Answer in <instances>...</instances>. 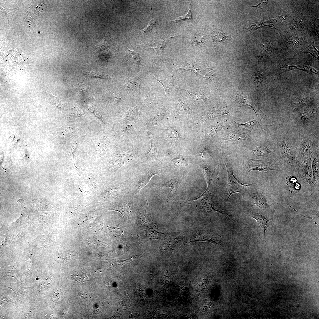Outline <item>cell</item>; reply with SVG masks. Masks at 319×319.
Wrapping results in <instances>:
<instances>
[{
	"label": "cell",
	"instance_id": "obj_25",
	"mask_svg": "<svg viewBox=\"0 0 319 319\" xmlns=\"http://www.w3.org/2000/svg\"><path fill=\"white\" fill-rule=\"evenodd\" d=\"M155 79L159 81L163 85L165 90V96L169 95L172 88L174 84V79L173 76H172L169 79L159 80L156 78Z\"/></svg>",
	"mask_w": 319,
	"mask_h": 319
},
{
	"label": "cell",
	"instance_id": "obj_11",
	"mask_svg": "<svg viewBox=\"0 0 319 319\" xmlns=\"http://www.w3.org/2000/svg\"><path fill=\"white\" fill-rule=\"evenodd\" d=\"M242 129L241 128L240 130L239 128L237 130L232 131L225 133V134L223 135V139L224 140L235 144L244 141L246 138H248V137H247L248 135L246 134V131L242 130Z\"/></svg>",
	"mask_w": 319,
	"mask_h": 319
},
{
	"label": "cell",
	"instance_id": "obj_28",
	"mask_svg": "<svg viewBox=\"0 0 319 319\" xmlns=\"http://www.w3.org/2000/svg\"><path fill=\"white\" fill-rule=\"evenodd\" d=\"M111 46V45L109 41L107 39L105 38L96 45L95 50L96 52L99 53L110 48Z\"/></svg>",
	"mask_w": 319,
	"mask_h": 319
},
{
	"label": "cell",
	"instance_id": "obj_26",
	"mask_svg": "<svg viewBox=\"0 0 319 319\" xmlns=\"http://www.w3.org/2000/svg\"><path fill=\"white\" fill-rule=\"evenodd\" d=\"M192 98L193 102L195 104H198L203 102L205 100V98L203 96L195 92L189 90H185Z\"/></svg>",
	"mask_w": 319,
	"mask_h": 319
},
{
	"label": "cell",
	"instance_id": "obj_34",
	"mask_svg": "<svg viewBox=\"0 0 319 319\" xmlns=\"http://www.w3.org/2000/svg\"><path fill=\"white\" fill-rule=\"evenodd\" d=\"M121 191V189L118 188H110L105 192L103 196L105 198H108L118 194Z\"/></svg>",
	"mask_w": 319,
	"mask_h": 319
},
{
	"label": "cell",
	"instance_id": "obj_3",
	"mask_svg": "<svg viewBox=\"0 0 319 319\" xmlns=\"http://www.w3.org/2000/svg\"><path fill=\"white\" fill-rule=\"evenodd\" d=\"M244 167L245 177H247L249 172L254 170L261 172L270 170H280L282 164L278 159L255 160L244 157L242 160Z\"/></svg>",
	"mask_w": 319,
	"mask_h": 319
},
{
	"label": "cell",
	"instance_id": "obj_46",
	"mask_svg": "<svg viewBox=\"0 0 319 319\" xmlns=\"http://www.w3.org/2000/svg\"><path fill=\"white\" fill-rule=\"evenodd\" d=\"M260 3L257 5L253 6L252 7L255 9H259L262 7L263 6H264L267 3V1H261Z\"/></svg>",
	"mask_w": 319,
	"mask_h": 319
},
{
	"label": "cell",
	"instance_id": "obj_21",
	"mask_svg": "<svg viewBox=\"0 0 319 319\" xmlns=\"http://www.w3.org/2000/svg\"><path fill=\"white\" fill-rule=\"evenodd\" d=\"M157 173L150 172L141 176L139 178L136 186L137 191L139 192L150 180L152 177Z\"/></svg>",
	"mask_w": 319,
	"mask_h": 319
},
{
	"label": "cell",
	"instance_id": "obj_17",
	"mask_svg": "<svg viewBox=\"0 0 319 319\" xmlns=\"http://www.w3.org/2000/svg\"><path fill=\"white\" fill-rule=\"evenodd\" d=\"M179 184L178 180L172 179L166 183L160 185L162 191L168 195H175L176 193Z\"/></svg>",
	"mask_w": 319,
	"mask_h": 319
},
{
	"label": "cell",
	"instance_id": "obj_31",
	"mask_svg": "<svg viewBox=\"0 0 319 319\" xmlns=\"http://www.w3.org/2000/svg\"><path fill=\"white\" fill-rule=\"evenodd\" d=\"M82 111L80 108L75 106L72 108L71 113L69 115V118L71 120H75L77 119L82 115Z\"/></svg>",
	"mask_w": 319,
	"mask_h": 319
},
{
	"label": "cell",
	"instance_id": "obj_9",
	"mask_svg": "<svg viewBox=\"0 0 319 319\" xmlns=\"http://www.w3.org/2000/svg\"><path fill=\"white\" fill-rule=\"evenodd\" d=\"M267 198V196L261 193H253L251 198L252 204L261 210H270V206L273 204L269 205L268 204Z\"/></svg>",
	"mask_w": 319,
	"mask_h": 319
},
{
	"label": "cell",
	"instance_id": "obj_23",
	"mask_svg": "<svg viewBox=\"0 0 319 319\" xmlns=\"http://www.w3.org/2000/svg\"><path fill=\"white\" fill-rule=\"evenodd\" d=\"M58 251V256L62 259L66 260L71 259L77 254V253L75 251L67 249L65 246L63 248H60Z\"/></svg>",
	"mask_w": 319,
	"mask_h": 319
},
{
	"label": "cell",
	"instance_id": "obj_18",
	"mask_svg": "<svg viewBox=\"0 0 319 319\" xmlns=\"http://www.w3.org/2000/svg\"><path fill=\"white\" fill-rule=\"evenodd\" d=\"M174 112L177 115L181 116L188 115L193 113L187 103L182 100H180L177 102Z\"/></svg>",
	"mask_w": 319,
	"mask_h": 319
},
{
	"label": "cell",
	"instance_id": "obj_1",
	"mask_svg": "<svg viewBox=\"0 0 319 319\" xmlns=\"http://www.w3.org/2000/svg\"><path fill=\"white\" fill-rule=\"evenodd\" d=\"M273 125V131L269 134L273 136L278 145L280 159L292 168H296V144L299 136L297 130L286 123H279Z\"/></svg>",
	"mask_w": 319,
	"mask_h": 319
},
{
	"label": "cell",
	"instance_id": "obj_42",
	"mask_svg": "<svg viewBox=\"0 0 319 319\" xmlns=\"http://www.w3.org/2000/svg\"><path fill=\"white\" fill-rule=\"evenodd\" d=\"M77 128L75 126H72L67 128L64 132V134L67 136H72L75 133Z\"/></svg>",
	"mask_w": 319,
	"mask_h": 319
},
{
	"label": "cell",
	"instance_id": "obj_32",
	"mask_svg": "<svg viewBox=\"0 0 319 319\" xmlns=\"http://www.w3.org/2000/svg\"><path fill=\"white\" fill-rule=\"evenodd\" d=\"M171 162L180 166L186 167L188 164V159L181 156H179L171 160Z\"/></svg>",
	"mask_w": 319,
	"mask_h": 319
},
{
	"label": "cell",
	"instance_id": "obj_36",
	"mask_svg": "<svg viewBox=\"0 0 319 319\" xmlns=\"http://www.w3.org/2000/svg\"><path fill=\"white\" fill-rule=\"evenodd\" d=\"M189 8V7L188 11L186 14L181 17H179L175 20L171 21V23H175L191 19H192V16Z\"/></svg>",
	"mask_w": 319,
	"mask_h": 319
},
{
	"label": "cell",
	"instance_id": "obj_15",
	"mask_svg": "<svg viewBox=\"0 0 319 319\" xmlns=\"http://www.w3.org/2000/svg\"><path fill=\"white\" fill-rule=\"evenodd\" d=\"M209 188H207L206 190L202 195L201 199L200 202V206L204 209L208 211H214L222 214H228L225 212V210H219L213 208L212 206L211 196L208 191Z\"/></svg>",
	"mask_w": 319,
	"mask_h": 319
},
{
	"label": "cell",
	"instance_id": "obj_40",
	"mask_svg": "<svg viewBox=\"0 0 319 319\" xmlns=\"http://www.w3.org/2000/svg\"><path fill=\"white\" fill-rule=\"evenodd\" d=\"M156 22L154 19L150 20L148 22V25L146 28L141 31H143L146 33L149 32L156 26Z\"/></svg>",
	"mask_w": 319,
	"mask_h": 319
},
{
	"label": "cell",
	"instance_id": "obj_38",
	"mask_svg": "<svg viewBox=\"0 0 319 319\" xmlns=\"http://www.w3.org/2000/svg\"><path fill=\"white\" fill-rule=\"evenodd\" d=\"M89 108L91 114L104 123L102 117L99 111L97 110L95 108L91 105H89Z\"/></svg>",
	"mask_w": 319,
	"mask_h": 319
},
{
	"label": "cell",
	"instance_id": "obj_30",
	"mask_svg": "<svg viewBox=\"0 0 319 319\" xmlns=\"http://www.w3.org/2000/svg\"><path fill=\"white\" fill-rule=\"evenodd\" d=\"M89 88L87 85L84 83L80 82L77 86L76 90L77 92L82 96H85L87 94Z\"/></svg>",
	"mask_w": 319,
	"mask_h": 319
},
{
	"label": "cell",
	"instance_id": "obj_48",
	"mask_svg": "<svg viewBox=\"0 0 319 319\" xmlns=\"http://www.w3.org/2000/svg\"><path fill=\"white\" fill-rule=\"evenodd\" d=\"M80 296L82 300H87L89 299V296L86 293L81 294L80 295Z\"/></svg>",
	"mask_w": 319,
	"mask_h": 319
},
{
	"label": "cell",
	"instance_id": "obj_45",
	"mask_svg": "<svg viewBox=\"0 0 319 319\" xmlns=\"http://www.w3.org/2000/svg\"><path fill=\"white\" fill-rule=\"evenodd\" d=\"M87 183L91 187L94 188H96L97 187V183L96 180H94L93 178H89L87 180Z\"/></svg>",
	"mask_w": 319,
	"mask_h": 319
},
{
	"label": "cell",
	"instance_id": "obj_27",
	"mask_svg": "<svg viewBox=\"0 0 319 319\" xmlns=\"http://www.w3.org/2000/svg\"><path fill=\"white\" fill-rule=\"evenodd\" d=\"M71 276L73 280L79 283H84L89 280L88 275L84 273L80 274H72Z\"/></svg>",
	"mask_w": 319,
	"mask_h": 319
},
{
	"label": "cell",
	"instance_id": "obj_47",
	"mask_svg": "<svg viewBox=\"0 0 319 319\" xmlns=\"http://www.w3.org/2000/svg\"><path fill=\"white\" fill-rule=\"evenodd\" d=\"M289 184H293L295 183L297 181V180L294 177H290L287 178Z\"/></svg>",
	"mask_w": 319,
	"mask_h": 319
},
{
	"label": "cell",
	"instance_id": "obj_8",
	"mask_svg": "<svg viewBox=\"0 0 319 319\" xmlns=\"http://www.w3.org/2000/svg\"><path fill=\"white\" fill-rule=\"evenodd\" d=\"M244 213L247 216L256 220L265 237L266 231L270 224V221L269 218L260 212L245 211Z\"/></svg>",
	"mask_w": 319,
	"mask_h": 319
},
{
	"label": "cell",
	"instance_id": "obj_19",
	"mask_svg": "<svg viewBox=\"0 0 319 319\" xmlns=\"http://www.w3.org/2000/svg\"><path fill=\"white\" fill-rule=\"evenodd\" d=\"M213 40L217 43H224L231 38V36L220 30L216 29L212 32Z\"/></svg>",
	"mask_w": 319,
	"mask_h": 319
},
{
	"label": "cell",
	"instance_id": "obj_10",
	"mask_svg": "<svg viewBox=\"0 0 319 319\" xmlns=\"http://www.w3.org/2000/svg\"><path fill=\"white\" fill-rule=\"evenodd\" d=\"M170 40H166L162 39H158L142 45L145 49H152L155 51L158 56V62L163 56V51L167 43Z\"/></svg>",
	"mask_w": 319,
	"mask_h": 319
},
{
	"label": "cell",
	"instance_id": "obj_16",
	"mask_svg": "<svg viewBox=\"0 0 319 319\" xmlns=\"http://www.w3.org/2000/svg\"><path fill=\"white\" fill-rule=\"evenodd\" d=\"M144 77L143 75H138L128 79L124 84L125 88L129 91L139 92L140 84Z\"/></svg>",
	"mask_w": 319,
	"mask_h": 319
},
{
	"label": "cell",
	"instance_id": "obj_24",
	"mask_svg": "<svg viewBox=\"0 0 319 319\" xmlns=\"http://www.w3.org/2000/svg\"><path fill=\"white\" fill-rule=\"evenodd\" d=\"M151 146L149 151L146 154L148 160L152 162H160L158 157L155 145L152 143L151 138Z\"/></svg>",
	"mask_w": 319,
	"mask_h": 319
},
{
	"label": "cell",
	"instance_id": "obj_22",
	"mask_svg": "<svg viewBox=\"0 0 319 319\" xmlns=\"http://www.w3.org/2000/svg\"><path fill=\"white\" fill-rule=\"evenodd\" d=\"M224 125L223 123H217L206 128L204 131L209 134H217L220 133L221 132L222 133L225 131V125Z\"/></svg>",
	"mask_w": 319,
	"mask_h": 319
},
{
	"label": "cell",
	"instance_id": "obj_44",
	"mask_svg": "<svg viewBox=\"0 0 319 319\" xmlns=\"http://www.w3.org/2000/svg\"><path fill=\"white\" fill-rule=\"evenodd\" d=\"M107 95L115 100H120L118 95L115 92L111 90H107L106 92Z\"/></svg>",
	"mask_w": 319,
	"mask_h": 319
},
{
	"label": "cell",
	"instance_id": "obj_20",
	"mask_svg": "<svg viewBox=\"0 0 319 319\" xmlns=\"http://www.w3.org/2000/svg\"><path fill=\"white\" fill-rule=\"evenodd\" d=\"M112 210L120 213L124 219L129 216L131 212L129 204L127 202L125 201L121 202L117 204Z\"/></svg>",
	"mask_w": 319,
	"mask_h": 319
},
{
	"label": "cell",
	"instance_id": "obj_2",
	"mask_svg": "<svg viewBox=\"0 0 319 319\" xmlns=\"http://www.w3.org/2000/svg\"><path fill=\"white\" fill-rule=\"evenodd\" d=\"M296 148L297 162L307 160L312 157L315 150L319 149V136L313 133L299 135Z\"/></svg>",
	"mask_w": 319,
	"mask_h": 319
},
{
	"label": "cell",
	"instance_id": "obj_33",
	"mask_svg": "<svg viewBox=\"0 0 319 319\" xmlns=\"http://www.w3.org/2000/svg\"><path fill=\"white\" fill-rule=\"evenodd\" d=\"M86 75L89 77L93 78H98L101 79H108L111 76L110 75L105 74L97 72H88Z\"/></svg>",
	"mask_w": 319,
	"mask_h": 319
},
{
	"label": "cell",
	"instance_id": "obj_7",
	"mask_svg": "<svg viewBox=\"0 0 319 319\" xmlns=\"http://www.w3.org/2000/svg\"><path fill=\"white\" fill-rule=\"evenodd\" d=\"M235 122L239 127L250 131L254 129H260L264 130L270 134L273 130V125L263 124L261 119L257 116L255 118L245 123H239Z\"/></svg>",
	"mask_w": 319,
	"mask_h": 319
},
{
	"label": "cell",
	"instance_id": "obj_5",
	"mask_svg": "<svg viewBox=\"0 0 319 319\" xmlns=\"http://www.w3.org/2000/svg\"><path fill=\"white\" fill-rule=\"evenodd\" d=\"M224 162L228 175V178L222 200L227 201L230 196L234 193H238L243 195L245 193L246 189L253 183L248 185L242 184L235 177L232 168L225 159Z\"/></svg>",
	"mask_w": 319,
	"mask_h": 319
},
{
	"label": "cell",
	"instance_id": "obj_41",
	"mask_svg": "<svg viewBox=\"0 0 319 319\" xmlns=\"http://www.w3.org/2000/svg\"><path fill=\"white\" fill-rule=\"evenodd\" d=\"M212 154L211 151L207 148L203 149L200 152V156L203 158L207 159L210 157Z\"/></svg>",
	"mask_w": 319,
	"mask_h": 319
},
{
	"label": "cell",
	"instance_id": "obj_29",
	"mask_svg": "<svg viewBox=\"0 0 319 319\" xmlns=\"http://www.w3.org/2000/svg\"><path fill=\"white\" fill-rule=\"evenodd\" d=\"M47 97L49 98L54 105L58 107H61L63 105V103L60 98L53 95L49 91L47 90L45 92Z\"/></svg>",
	"mask_w": 319,
	"mask_h": 319
},
{
	"label": "cell",
	"instance_id": "obj_6",
	"mask_svg": "<svg viewBox=\"0 0 319 319\" xmlns=\"http://www.w3.org/2000/svg\"><path fill=\"white\" fill-rule=\"evenodd\" d=\"M312 157L307 160L297 162L296 168L303 182L307 185L312 184Z\"/></svg>",
	"mask_w": 319,
	"mask_h": 319
},
{
	"label": "cell",
	"instance_id": "obj_39",
	"mask_svg": "<svg viewBox=\"0 0 319 319\" xmlns=\"http://www.w3.org/2000/svg\"><path fill=\"white\" fill-rule=\"evenodd\" d=\"M203 171L207 184V187L209 188L211 178V172L206 167L203 168Z\"/></svg>",
	"mask_w": 319,
	"mask_h": 319
},
{
	"label": "cell",
	"instance_id": "obj_35",
	"mask_svg": "<svg viewBox=\"0 0 319 319\" xmlns=\"http://www.w3.org/2000/svg\"><path fill=\"white\" fill-rule=\"evenodd\" d=\"M126 48L131 59L134 63L139 65L141 60V57L140 54L136 51L129 50L127 47Z\"/></svg>",
	"mask_w": 319,
	"mask_h": 319
},
{
	"label": "cell",
	"instance_id": "obj_14",
	"mask_svg": "<svg viewBox=\"0 0 319 319\" xmlns=\"http://www.w3.org/2000/svg\"><path fill=\"white\" fill-rule=\"evenodd\" d=\"M306 62L300 65L294 66H289L283 62L280 64V71L279 76L286 72L295 69L303 71L313 74H319V72L307 64Z\"/></svg>",
	"mask_w": 319,
	"mask_h": 319
},
{
	"label": "cell",
	"instance_id": "obj_43",
	"mask_svg": "<svg viewBox=\"0 0 319 319\" xmlns=\"http://www.w3.org/2000/svg\"><path fill=\"white\" fill-rule=\"evenodd\" d=\"M109 227L110 229V232L111 233L113 234V235L114 236H120L123 234V231L120 228L117 227L113 228Z\"/></svg>",
	"mask_w": 319,
	"mask_h": 319
},
{
	"label": "cell",
	"instance_id": "obj_4",
	"mask_svg": "<svg viewBox=\"0 0 319 319\" xmlns=\"http://www.w3.org/2000/svg\"><path fill=\"white\" fill-rule=\"evenodd\" d=\"M251 147L250 153L254 156L266 159H278V157H279L278 145L270 134L265 140L255 142Z\"/></svg>",
	"mask_w": 319,
	"mask_h": 319
},
{
	"label": "cell",
	"instance_id": "obj_12",
	"mask_svg": "<svg viewBox=\"0 0 319 319\" xmlns=\"http://www.w3.org/2000/svg\"><path fill=\"white\" fill-rule=\"evenodd\" d=\"M237 103L239 106H248L252 108L256 116L259 111L256 104L249 96H246L243 93H235Z\"/></svg>",
	"mask_w": 319,
	"mask_h": 319
},
{
	"label": "cell",
	"instance_id": "obj_37",
	"mask_svg": "<svg viewBox=\"0 0 319 319\" xmlns=\"http://www.w3.org/2000/svg\"><path fill=\"white\" fill-rule=\"evenodd\" d=\"M169 134L171 137L173 139L179 140L181 138L180 131L179 129L172 127L169 129Z\"/></svg>",
	"mask_w": 319,
	"mask_h": 319
},
{
	"label": "cell",
	"instance_id": "obj_13",
	"mask_svg": "<svg viewBox=\"0 0 319 319\" xmlns=\"http://www.w3.org/2000/svg\"><path fill=\"white\" fill-rule=\"evenodd\" d=\"M319 149L315 150L312 156V183L315 186L319 184Z\"/></svg>",
	"mask_w": 319,
	"mask_h": 319
}]
</instances>
